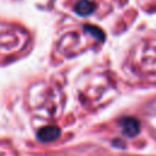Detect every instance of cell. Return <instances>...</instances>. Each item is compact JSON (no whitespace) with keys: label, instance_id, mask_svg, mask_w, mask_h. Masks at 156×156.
Instances as JSON below:
<instances>
[{"label":"cell","instance_id":"6da1fadb","mask_svg":"<svg viewBox=\"0 0 156 156\" xmlns=\"http://www.w3.org/2000/svg\"><path fill=\"white\" fill-rule=\"evenodd\" d=\"M58 136H60V129H58L57 127H55V126L44 127V128H41V129L38 132V138H39L41 141H45V143L54 141V140H56Z\"/></svg>","mask_w":156,"mask_h":156},{"label":"cell","instance_id":"7a4b0ae2","mask_svg":"<svg viewBox=\"0 0 156 156\" xmlns=\"http://www.w3.org/2000/svg\"><path fill=\"white\" fill-rule=\"evenodd\" d=\"M121 126L123 129V133L128 136H134L138 134L139 132V123L135 118H130V117H126L121 121Z\"/></svg>","mask_w":156,"mask_h":156},{"label":"cell","instance_id":"3957f363","mask_svg":"<svg viewBox=\"0 0 156 156\" xmlns=\"http://www.w3.org/2000/svg\"><path fill=\"white\" fill-rule=\"evenodd\" d=\"M94 10V5L88 0H82L76 5V11L79 15H89Z\"/></svg>","mask_w":156,"mask_h":156}]
</instances>
